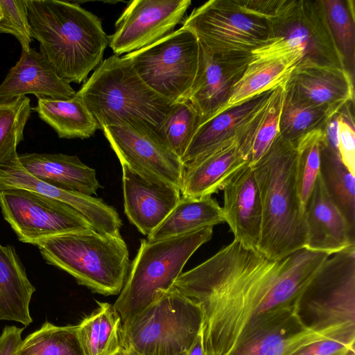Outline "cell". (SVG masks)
I'll return each instance as SVG.
<instances>
[{"mask_svg":"<svg viewBox=\"0 0 355 355\" xmlns=\"http://www.w3.org/2000/svg\"><path fill=\"white\" fill-rule=\"evenodd\" d=\"M76 93L70 83L61 78L42 54L32 48L21 51L19 60L0 84V101L26 94L65 100Z\"/></svg>","mask_w":355,"mask_h":355,"instance_id":"21","label":"cell"},{"mask_svg":"<svg viewBox=\"0 0 355 355\" xmlns=\"http://www.w3.org/2000/svg\"><path fill=\"white\" fill-rule=\"evenodd\" d=\"M201 118L189 101L175 103L156 130L158 135L181 160Z\"/></svg>","mask_w":355,"mask_h":355,"instance_id":"34","label":"cell"},{"mask_svg":"<svg viewBox=\"0 0 355 355\" xmlns=\"http://www.w3.org/2000/svg\"><path fill=\"white\" fill-rule=\"evenodd\" d=\"M267 21L270 40L253 51L252 58L297 55L301 58L300 64L346 69L330 30L322 0H280Z\"/></svg>","mask_w":355,"mask_h":355,"instance_id":"8","label":"cell"},{"mask_svg":"<svg viewBox=\"0 0 355 355\" xmlns=\"http://www.w3.org/2000/svg\"><path fill=\"white\" fill-rule=\"evenodd\" d=\"M329 255L305 248L282 259L233 240L182 272L173 288L200 309L209 355H230L293 311L302 291Z\"/></svg>","mask_w":355,"mask_h":355,"instance_id":"1","label":"cell"},{"mask_svg":"<svg viewBox=\"0 0 355 355\" xmlns=\"http://www.w3.org/2000/svg\"><path fill=\"white\" fill-rule=\"evenodd\" d=\"M112 355H126V352L123 347H121L118 351L114 352Z\"/></svg>","mask_w":355,"mask_h":355,"instance_id":"45","label":"cell"},{"mask_svg":"<svg viewBox=\"0 0 355 355\" xmlns=\"http://www.w3.org/2000/svg\"><path fill=\"white\" fill-rule=\"evenodd\" d=\"M225 221L234 240L246 248L258 250L262 226V207L252 167L249 164L239 169L223 188Z\"/></svg>","mask_w":355,"mask_h":355,"instance_id":"19","label":"cell"},{"mask_svg":"<svg viewBox=\"0 0 355 355\" xmlns=\"http://www.w3.org/2000/svg\"><path fill=\"white\" fill-rule=\"evenodd\" d=\"M212 226L158 241L141 239L113 307L124 324L168 291L191 255L212 237Z\"/></svg>","mask_w":355,"mask_h":355,"instance_id":"6","label":"cell"},{"mask_svg":"<svg viewBox=\"0 0 355 355\" xmlns=\"http://www.w3.org/2000/svg\"><path fill=\"white\" fill-rule=\"evenodd\" d=\"M191 4V0L130 1L108 36V46L116 55L150 46L173 31Z\"/></svg>","mask_w":355,"mask_h":355,"instance_id":"14","label":"cell"},{"mask_svg":"<svg viewBox=\"0 0 355 355\" xmlns=\"http://www.w3.org/2000/svg\"><path fill=\"white\" fill-rule=\"evenodd\" d=\"M15 355H85L77 325L56 326L45 322L28 335Z\"/></svg>","mask_w":355,"mask_h":355,"instance_id":"32","label":"cell"},{"mask_svg":"<svg viewBox=\"0 0 355 355\" xmlns=\"http://www.w3.org/2000/svg\"><path fill=\"white\" fill-rule=\"evenodd\" d=\"M8 188L28 189L64 202L84 216L100 233L120 232L122 221L112 206L101 198L66 191L37 179L22 167L18 155L0 166V190Z\"/></svg>","mask_w":355,"mask_h":355,"instance_id":"16","label":"cell"},{"mask_svg":"<svg viewBox=\"0 0 355 355\" xmlns=\"http://www.w3.org/2000/svg\"><path fill=\"white\" fill-rule=\"evenodd\" d=\"M238 137L232 138L204 157L184 168L182 196L200 198L223 189L228 180L248 164L241 149Z\"/></svg>","mask_w":355,"mask_h":355,"instance_id":"23","label":"cell"},{"mask_svg":"<svg viewBox=\"0 0 355 355\" xmlns=\"http://www.w3.org/2000/svg\"><path fill=\"white\" fill-rule=\"evenodd\" d=\"M294 313L306 329L355 343V246L328 257L298 297Z\"/></svg>","mask_w":355,"mask_h":355,"instance_id":"7","label":"cell"},{"mask_svg":"<svg viewBox=\"0 0 355 355\" xmlns=\"http://www.w3.org/2000/svg\"><path fill=\"white\" fill-rule=\"evenodd\" d=\"M344 106L337 115L338 151L343 164L355 175V128L351 105Z\"/></svg>","mask_w":355,"mask_h":355,"instance_id":"40","label":"cell"},{"mask_svg":"<svg viewBox=\"0 0 355 355\" xmlns=\"http://www.w3.org/2000/svg\"><path fill=\"white\" fill-rule=\"evenodd\" d=\"M98 307L77 325L85 355H112L123 347L121 318L113 305L97 302Z\"/></svg>","mask_w":355,"mask_h":355,"instance_id":"30","label":"cell"},{"mask_svg":"<svg viewBox=\"0 0 355 355\" xmlns=\"http://www.w3.org/2000/svg\"><path fill=\"white\" fill-rule=\"evenodd\" d=\"M76 94L100 129L140 125L156 130L174 104L150 89L128 60L116 55L103 60Z\"/></svg>","mask_w":355,"mask_h":355,"instance_id":"4","label":"cell"},{"mask_svg":"<svg viewBox=\"0 0 355 355\" xmlns=\"http://www.w3.org/2000/svg\"><path fill=\"white\" fill-rule=\"evenodd\" d=\"M121 165L124 211L130 222L148 236L178 204L180 190L153 182L128 165Z\"/></svg>","mask_w":355,"mask_h":355,"instance_id":"18","label":"cell"},{"mask_svg":"<svg viewBox=\"0 0 355 355\" xmlns=\"http://www.w3.org/2000/svg\"><path fill=\"white\" fill-rule=\"evenodd\" d=\"M353 76L345 68L299 64L285 84L298 99L325 110L331 116L354 102Z\"/></svg>","mask_w":355,"mask_h":355,"instance_id":"17","label":"cell"},{"mask_svg":"<svg viewBox=\"0 0 355 355\" xmlns=\"http://www.w3.org/2000/svg\"><path fill=\"white\" fill-rule=\"evenodd\" d=\"M319 174L330 199L349 225L355 230V175L343 164L338 153L324 143V139L321 144Z\"/></svg>","mask_w":355,"mask_h":355,"instance_id":"31","label":"cell"},{"mask_svg":"<svg viewBox=\"0 0 355 355\" xmlns=\"http://www.w3.org/2000/svg\"><path fill=\"white\" fill-rule=\"evenodd\" d=\"M154 92L175 103L188 101L200 64V44L181 27L155 43L123 55Z\"/></svg>","mask_w":355,"mask_h":355,"instance_id":"10","label":"cell"},{"mask_svg":"<svg viewBox=\"0 0 355 355\" xmlns=\"http://www.w3.org/2000/svg\"><path fill=\"white\" fill-rule=\"evenodd\" d=\"M0 33L13 35L28 51L33 38L26 0H0Z\"/></svg>","mask_w":355,"mask_h":355,"instance_id":"39","label":"cell"},{"mask_svg":"<svg viewBox=\"0 0 355 355\" xmlns=\"http://www.w3.org/2000/svg\"><path fill=\"white\" fill-rule=\"evenodd\" d=\"M33 108L26 96L0 101V166L18 155Z\"/></svg>","mask_w":355,"mask_h":355,"instance_id":"35","label":"cell"},{"mask_svg":"<svg viewBox=\"0 0 355 355\" xmlns=\"http://www.w3.org/2000/svg\"><path fill=\"white\" fill-rule=\"evenodd\" d=\"M175 355H186V352H182V353H180V354H175Z\"/></svg>","mask_w":355,"mask_h":355,"instance_id":"47","label":"cell"},{"mask_svg":"<svg viewBox=\"0 0 355 355\" xmlns=\"http://www.w3.org/2000/svg\"><path fill=\"white\" fill-rule=\"evenodd\" d=\"M296 146L279 134L266 153L252 165L262 207L258 250L282 259L304 248V205L297 184Z\"/></svg>","mask_w":355,"mask_h":355,"instance_id":"3","label":"cell"},{"mask_svg":"<svg viewBox=\"0 0 355 355\" xmlns=\"http://www.w3.org/2000/svg\"><path fill=\"white\" fill-rule=\"evenodd\" d=\"M0 207L18 239L26 243L36 245L49 238L94 229L71 206L28 189L0 190Z\"/></svg>","mask_w":355,"mask_h":355,"instance_id":"12","label":"cell"},{"mask_svg":"<svg viewBox=\"0 0 355 355\" xmlns=\"http://www.w3.org/2000/svg\"><path fill=\"white\" fill-rule=\"evenodd\" d=\"M252 58V55L214 53L200 44V68L188 101L202 123L224 107Z\"/></svg>","mask_w":355,"mask_h":355,"instance_id":"15","label":"cell"},{"mask_svg":"<svg viewBox=\"0 0 355 355\" xmlns=\"http://www.w3.org/2000/svg\"><path fill=\"white\" fill-rule=\"evenodd\" d=\"M202 329L198 306L171 287L122 324V346L141 355H175L187 352Z\"/></svg>","mask_w":355,"mask_h":355,"instance_id":"9","label":"cell"},{"mask_svg":"<svg viewBox=\"0 0 355 355\" xmlns=\"http://www.w3.org/2000/svg\"><path fill=\"white\" fill-rule=\"evenodd\" d=\"M102 130L121 164L153 182L180 190L183 164L155 130L140 125L107 126Z\"/></svg>","mask_w":355,"mask_h":355,"instance_id":"13","label":"cell"},{"mask_svg":"<svg viewBox=\"0 0 355 355\" xmlns=\"http://www.w3.org/2000/svg\"><path fill=\"white\" fill-rule=\"evenodd\" d=\"M124 349H125L126 355H141L132 349H130V348H124Z\"/></svg>","mask_w":355,"mask_h":355,"instance_id":"44","label":"cell"},{"mask_svg":"<svg viewBox=\"0 0 355 355\" xmlns=\"http://www.w3.org/2000/svg\"><path fill=\"white\" fill-rule=\"evenodd\" d=\"M327 21L346 69L354 76L355 8L353 0H322Z\"/></svg>","mask_w":355,"mask_h":355,"instance_id":"36","label":"cell"},{"mask_svg":"<svg viewBox=\"0 0 355 355\" xmlns=\"http://www.w3.org/2000/svg\"><path fill=\"white\" fill-rule=\"evenodd\" d=\"M304 211L305 248L331 255L355 246V230L330 199L320 174L304 205Z\"/></svg>","mask_w":355,"mask_h":355,"instance_id":"20","label":"cell"},{"mask_svg":"<svg viewBox=\"0 0 355 355\" xmlns=\"http://www.w3.org/2000/svg\"><path fill=\"white\" fill-rule=\"evenodd\" d=\"M186 355H209L205 345L202 329L197 336L191 346L186 352Z\"/></svg>","mask_w":355,"mask_h":355,"instance_id":"43","label":"cell"},{"mask_svg":"<svg viewBox=\"0 0 355 355\" xmlns=\"http://www.w3.org/2000/svg\"><path fill=\"white\" fill-rule=\"evenodd\" d=\"M23 328L6 326L0 336V355H15L22 342Z\"/></svg>","mask_w":355,"mask_h":355,"instance_id":"42","label":"cell"},{"mask_svg":"<svg viewBox=\"0 0 355 355\" xmlns=\"http://www.w3.org/2000/svg\"><path fill=\"white\" fill-rule=\"evenodd\" d=\"M36 245L48 264L66 271L94 293L117 295L123 287L131 262L120 233L91 229L49 238Z\"/></svg>","mask_w":355,"mask_h":355,"instance_id":"5","label":"cell"},{"mask_svg":"<svg viewBox=\"0 0 355 355\" xmlns=\"http://www.w3.org/2000/svg\"><path fill=\"white\" fill-rule=\"evenodd\" d=\"M331 116L325 110L302 101L285 89L279 135L296 146L307 133L323 129Z\"/></svg>","mask_w":355,"mask_h":355,"instance_id":"33","label":"cell"},{"mask_svg":"<svg viewBox=\"0 0 355 355\" xmlns=\"http://www.w3.org/2000/svg\"><path fill=\"white\" fill-rule=\"evenodd\" d=\"M2 17V14H1V8H0V19Z\"/></svg>","mask_w":355,"mask_h":355,"instance_id":"48","label":"cell"},{"mask_svg":"<svg viewBox=\"0 0 355 355\" xmlns=\"http://www.w3.org/2000/svg\"><path fill=\"white\" fill-rule=\"evenodd\" d=\"M274 89L227 108L200 124L181 158L184 168L244 132Z\"/></svg>","mask_w":355,"mask_h":355,"instance_id":"22","label":"cell"},{"mask_svg":"<svg viewBox=\"0 0 355 355\" xmlns=\"http://www.w3.org/2000/svg\"><path fill=\"white\" fill-rule=\"evenodd\" d=\"M323 129L307 133L296 145L297 184L303 204L307 200L320 173V149L324 139Z\"/></svg>","mask_w":355,"mask_h":355,"instance_id":"37","label":"cell"},{"mask_svg":"<svg viewBox=\"0 0 355 355\" xmlns=\"http://www.w3.org/2000/svg\"><path fill=\"white\" fill-rule=\"evenodd\" d=\"M18 160L33 177L66 191L93 196L101 187L96 171L76 155L24 153L18 155Z\"/></svg>","mask_w":355,"mask_h":355,"instance_id":"24","label":"cell"},{"mask_svg":"<svg viewBox=\"0 0 355 355\" xmlns=\"http://www.w3.org/2000/svg\"><path fill=\"white\" fill-rule=\"evenodd\" d=\"M35 288L13 246L0 244V320L29 325V304Z\"/></svg>","mask_w":355,"mask_h":355,"instance_id":"25","label":"cell"},{"mask_svg":"<svg viewBox=\"0 0 355 355\" xmlns=\"http://www.w3.org/2000/svg\"><path fill=\"white\" fill-rule=\"evenodd\" d=\"M355 349V343L341 340L326 338L305 345L291 355H346Z\"/></svg>","mask_w":355,"mask_h":355,"instance_id":"41","label":"cell"},{"mask_svg":"<svg viewBox=\"0 0 355 355\" xmlns=\"http://www.w3.org/2000/svg\"><path fill=\"white\" fill-rule=\"evenodd\" d=\"M346 355H355V349L349 351Z\"/></svg>","mask_w":355,"mask_h":355,"instance_id":"46","label":"cell"},{"mask_svg":"<svg viewBox=\"0 0 355 355\" xmlns=\"http://www.w3.org/2000/svg\"><path fill=\"white\" fill-rule=\"evenodd\" d=\"M223 223L225 221L223 209L211 196L200 198L181 196L175 207L146 239L162 240Z\"/></svg>","mask_w":355,"mask_h":355,"instance_id":"28","label":"cell"},{"mask_svg":"<svg viewBox=\"0 0 355 355\" xmlns=\"http://www.w3.org/2000/svg\"><path fill=\"white\" fill-rule=\"evenodd\" d=\"M285 93V85L276 87L265 107L258 123L248 164H254L269 149L279 134V120Z\"/></svg>","mask_w":355,"mask_h":355,"instance_id":"38","label":"cell"},{"mask_svg":"<svg viewBox=\"0 0 355 355\" xmlns=\"http://www.w3.org/2000/svg\"><path fill=\"white\" fill-rule=\"evenodd\" d=\"M207 50L223 55H252L270 40L268 21L242 11L233 0H210L182 21Z\"/></svg>","mask_w":355,"mask_h":355,"instance_id":"11","label":"cell"},{"mask_svg":"<svg viewBox=\"0 0 355 355\" xmlns=\"http://www.w3.org/2000/svg\"><path fill=\"white\" fill-rule=\"evenodd\" d=\"M33 38L58 75L80 84L103 61L108 36L101 20L80 5L59 0H26Z\"/></svg>","mask_w":355,"mask_h":355,"instance_id":"2","label":"cell"},{"mask_svg":"<svg viewBox=\"0 0 355 355\" xmlns=\"http://www.w3.org/2000/svg\"><path fill=\"white\" fill-rule=\"evenodd\" d=\"M33 110L60 138L87 139L100 129L87 106L76 93L73 98L65 100L37 98V104Z\"/></svg>","mask_w":355,"mask_h":355,"instance_id":"29","label":"cell"},{"mask_svg":"<svg viewBox=\"0 0 355 355\" xmlns=\"http://www.w3.org/2000/svg\"><path fill=\"white\" fill-rule=\"evenodd\" d=\"M326 338H331L304 327L293 310L230 355H291L305 345Z\"/></svg>","mask_w":355,"mask_h":355,"instance_id":"26","label":"cell"},{"mask_svg":"<svg viewBox=\"0 0 355 355\" xmlns=\"http://www.w3.org/2000/svg\"><path fill=\"white\" fill-rule=\"evenodd\" d=\"M300 62L301 58L297 55L252 58L242 76L233 87L227 102L218 113L260 94L285 85Z\"/></svg>","mask_w":355,"mask_h":355,"instance_id":"27","label":"cell"}]
</instances>
